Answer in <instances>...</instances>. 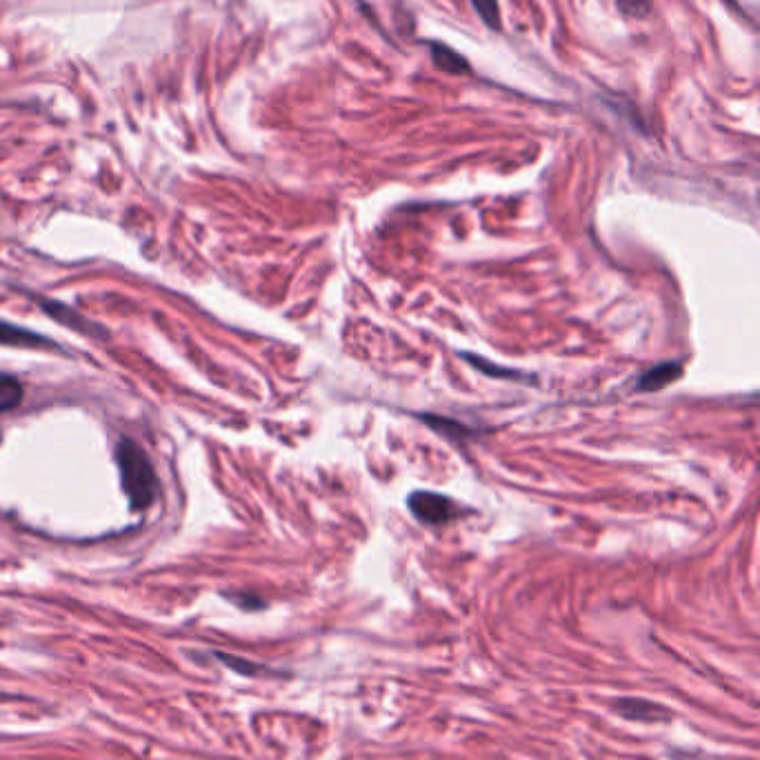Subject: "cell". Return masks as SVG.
Here are the masks:
<instances>
[{"label":"cell","mask_w":760,"mask_h":760,"mask_svg":"<svg viewBox=\"0 0 760 760\" xmlns=\"http://www.w3.org/2000/svg\"><path fill=\"white\" fill-rule=\"evenodd\" d=\"M116 465L123 492L129 498V507L134 512H143L154 503L158 492V478L152 460L132 438H123L116 447Z\"/></svg>","instance_id":"cell-1"},{"label":"cell","mask_w":760,"mask_h":760,"mask_svg":"<svg viewBox=\"0 0 760 760\" xmlns=\"http://www.w3.org/2000/svg\"><path fill=\"white\" fill-rule=\"evenodd\" d=\"M409 512L425 525H445L456 516V503L452 498L436 492H414L407 498Z\"/></svg>","instance_id":"cell-2"},{"label":"cell","mask_w":760,"mask_h":760,"mask_svg":"<svg viewBox=\"0 0 760 760\" xmlns=\"http://www.w3.org/2000/svg\"><path fill=\"white\" fill-rule=\"evenodd\" d=\"M0 345L5 347H56L52 340L29 329L0 320Z\"/></svg>","instance_id":"cell-3"},{"label":"cell","mask_w":760,"mask_h":760,"mask_svg":"<svg viewBox=\"0 0 760 760\" xmlns=\"http://www.w3.org/2000/svg\"><path fill=\"white\" fill-rule=\"evenodd\" d=\"M43 307H45V312H47L49 316H54V318L58 320V323L69 325V327L76 329V332H80V334H87V336H103V332H100L98 325L89 323L87 318L80 316V314L76 312V309H72V307H65V305H60V303H54V300H52V303H49V300H43Z\"/></svg>","instance_id":"cell-4"},{"label":"cell","mask_w":760,"mask_h":760,"mask_svg":"<svg viewBox=\"0 0 760 760\" xmlns=\"http://www.w3.org/2000/svg\"><path fill=\"white\" fill-rule=\"evenodd\" d=\"M432 63L445 74H454V76H467L472 69H469V63L465 56H460L456 49L447 47L443 43H432Z\"/></svg>","instance_id":"cell-5"},{"label":"cell","mask_w":760,"mask_h":760,"mask_svg":"<svg viewBox=\"0 0 760 760\" xmlns=\"http://www.w3.org/2000/svg\"><path fill=\"white\" fill-rule=\"evenodd\" d=\"M680 374H683V367H680L678 363H663V365H656L649 369V372H645L643 376L638 378V387L645 389V392H654V389H663L667 385L676 383V380L680 378Z\"/></svg>","instance_id":"cell-6"},{"label":"cell","mask_w":760,"mask_h":760,"mask_svg":"<svg viewBox=\"0 0 760 760\" xmlns=\"http://www.w3.org/2000/svg\"><path fill=\"white\" fill-rule=\"evenodd\" d=\"M616 712L623 714L625 718H632V720H647V723H652V720H660V718L667 716L663 712V707H658L654 703H647V700H638V698L618 700Z\"/></svg>","instance_id":"cell-7"},{"label":"cell","mask_w":760,"mask_h":760,"mask_svg":"<svg viewBox=\"0 0 760 760\" xmlns=\"http://www.w3.org/2000/svg\"><path fill=\"white\" fill-rule=\"evenodd\" d=\"M23 400V383L12 374H0V414L12 412Z\"/></svg>","instance_id":"cell-8"},{"label":"cell","mask_w":760,"mask_h":760,"mask_svg":"<svg viewBox=\"0 0 760 760\" xmlns=\"http://www.w3.org/2000/svg\"><path fill=\"white\" fill-rule=\"evenodd\" d=\"M472 3V7L476 9V14L483 18V23L487 27H492L494 32H498L500 29V7H498V0H469Z\"/></svg>","instance_id":"cell-9"},{"label":"cell","mask_w":760,"mask_h":760,"mask_svg":"<svg viewBox=\"0 0 760 760\" xmlns=\"http://www.w3.org/2000/svg\"><path fill=\"white\" fill-rule=\"evenodd\" d=\"M618 12L627 18H645L652 12L654 0H616Z\"/></svg>","instance_id":"cell-10"},{"label":"cell","mask_w":760,"mask_h":760,"mask_svg":"<svg viewBox=\"0 0 760 760\" xmlns=\"http://www.w3.org/2000/svg\"><path fill=\"white\" fill-rule=\"evenodd\" d=\"M465 358H467L469 363H472L476 369H480V372H485V374H492V376H518L516 372H509V369H496V367L492 365V360H483V358L469 356V354H465Z\"/></svg>","instance_id":"cell-11"}]
</instances>
